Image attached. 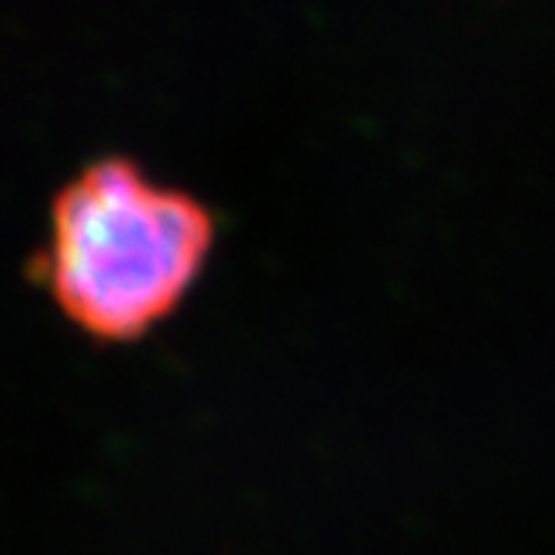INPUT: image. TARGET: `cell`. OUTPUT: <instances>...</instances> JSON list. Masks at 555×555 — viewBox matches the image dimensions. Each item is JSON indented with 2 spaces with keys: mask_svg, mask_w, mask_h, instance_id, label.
Here are the masks:
<instances>
[{
  "mask_svg": "<svg viewBox=\"0 0 555 555\" xmlns=\"http://www.w3.org/2000/svg\"><path fill=\"white\" fill-rule=\"evenodd\" d=\"M215 245L218 215L202 197L107 154L57 188L30 268L77 332L128 345L184 305Z\"/></svg>",
  "mask_w": 555,
  "mask_h": 555,
  "instance_id": "obj_1",
  "label": "cell"
}]
</instances>
